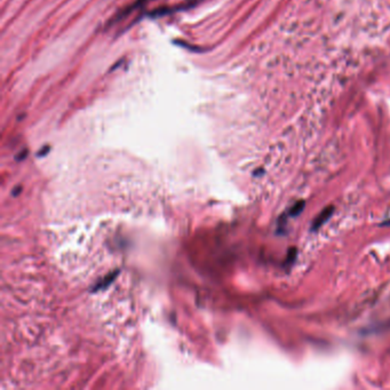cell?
<instances>
[{
	"instance_id": "obj_1",
	"label": "cell",
	"mask_w": 390,
	"mask_h": 390,
	"mask_svg": "<svg viewBox=\"0 0 390 390\" xmlns=\"http://www.w3.org/2000/svg\"><path fill=\"white\" fill-rule=\"evenodd\" d=\"M145 2H148V0H138V1L135 2V4H133L131 6H127V7H125L124 9H122V11H119L117 14L113 16L111 19V21L109 22V24H113V23H117L119 21H123L126 16L131 15L133 12H135L136 9H139L141 6H143L145 4Z\"/></svg>"
},
{
	"instance_id": "obj_2",
	"label": "cell",
	"mask_w": 390,
	"mask_h": 390,
	"mask_svg": "<svg viewBox=\"0 0 390 390\" xmlns=\"http://www.w3.org/2000/svg\"><path fill=\"white\" fill-rule=\"evenodd\" d=\"M333 212H334V208H333V206H329V207L325 208L324 211H323L321 214H319L317 218H316L314 223H312V228L317 229L322 225H324V223L329 219V216L332 215Z\"/></svg>"
},
{
	"instance_id": "obj_3",
	"label": "cell",
	"mask_w": 390,
	"mask_h": 390,
	"mask_svg": "<svg viewBox=\"0 0 390 390\" xmlns=\"http://www.w3.org/2000/svg\"><path fill=\"white\" fill-rule=\"evenodd\" d=\"M303 206H305V202H299V203H296V204L291 208V211H289V214H291L292 216L299 215L300 213L302 212Z\"/></svg>"
},
{
	"instance_id": "obj_4",
	"label": "cell",
	"mask_w": 390,
	"mask_h": 390,
	"mask_svg": "<svg viewBox=\"0 0 390 390\" xmlns=\"http://www.w3.org/2000/svg\"><path fill=\"white\" fill-rule=\"evenodd\" d=\"M385 225H390V221H387V222L385 223Z\"/></svg>"
}]
</instances>
